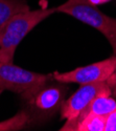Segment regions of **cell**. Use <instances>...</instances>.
<instances>
[{
	"mask_svg": "<svg viewBox=\"0 0 116 131\" xmlns=\"http://www.w3.org/2000/svg\"><path fill=\"white\" fill-rule=\"evenodd\" d=\"M57 12L56 7L38 8L13 16L0 28V61L14 62L18 45L38 24Z\"/></svg>",
	"mask_w": 116,
	"mask_h": 131,
	"instance_id": "1",
	"label": "cell"
},
{
	"mask_svg": "<svg viewBox=\"0 0 116 131\" xmlns=\"http://www.w3.org/2000/svg\"><path fill=\"white\" fill-rule=\"evenodd\" d=\"M56 9L58 13L69 15L100 31L116 54V18L104 14L92 0H67Z\"/></svg>",
	"mask_w": 116,
	"mask_h": 131,
	"instance_id": "2",
	"label": "cell"
},
{
	"mask_svg": "<svg viewBox=\"0 0 116 131\" xmlns=\"http://www.w3.org/2000/svg\"><path fill=\"white\" fill-rule=\"evenodd\" d=\"M50 75L21 68L13 62L0 61V90L22 94L28 100L45 86Z\"/></svg>",
	"mask_w": 116,
	"mask_h": 131,
	"instance_id": "3",
	"label": "cell"
},
{
	"mask_svg": "<svg viewBox=\"0 0 116 131\" xmlns=\"http://www.w3.org/2000/svg\"><path fill=\"white\" fill-rule=\"evenodd\" d=\"M99 95H112L111 90L106 82H97L81 85L80 88L63 103L60 111L61 118L66 123L60 130L67 131L71 129L72 124L94 99Z\"/></svg>",
	"mask_w": 116,
	"mask_h": 131,
	"instance_id": "4",
	"label": "cell"
},
{
	"mask_svg": "<svg viewBox=\"0 0 116 131\" xmlns=\"http://www.w3.org/2000/svg\"><path fill=\"white\" fill-rule=\"evenodd\" d=\"M116 66V54L86 66L78 67L66 72L55 71L52 77L56 81L62 84L76 83L80 85L106 82Z\"/></svg>",
	"mask_w": 116,
	"mask_h": 131,
	"instance_id": "5",
	"label": "cell"
},
{
	"mask_svg": "<svg viewBox=\"0 0 116 131\" xmlns=\"http://www.w3.org/2000/svg\"><path fill=\"white\" fill-rule=\"evenodd\" d=\"M65 93L66 89L62 86H43L27 100L30 117L34 115L38 119H43L54 115L64 103Z\"/></svg>",
	"mask_w": 116,
	"mask_h": 131,
	"instance_id": "6",
	"label": "cell"
},
{
	"mask_svg": "<svg viewBox=\"0 0 116 131\" xmlns=\"http://www.w3.org/2000/svg\"><path fill=\"white\" fill-rule=\"evenodd\" d=\"M116 109V101L111 95H99L96 99H94L78 116V118L72 124L70 130H74L78 123L84 117L88 115H99V116H107L112 111Z\"/></svg>",
	"mask_w": 116,
	"mask_h": 131,
	"instance_id": "7",
	"label": "cell"
},
{
	"mask_svg": "<svg viewBox=\"0 0 116 131\" xmlns=\"http://www.w3.org/2000/svg\"><path fill=\"white\" fill-rule=\"evenodd\" d=\"M28 9L25 0H0V28L16 14Z\"/></svg>",
	"mask_w": 116,
	"mask_h": 131,
	"instance_id": "8",
	"label": "cell"
},
{
	"mask_svg": "<svg viewBox=\"0 0 116 131\" xmlns=\"http://www.w3.org/2000/svg\"><path fill=\"white\" fill-rule=\"evenodd\" d=\"M31 121L29 112L20 111L16 115L9 117L5 121L0 122V131H15L21 130L27 126Z\"/></svg>",
	"mask_w": 116,
	"mask_h": 131,
	"instance_id": "9",
	"label": "cell"
},
{
	"mask_svg": "<svg viewBox=\"0 0 116 131\" xmlns=\"http://www.w3.org/2000/svg\"><path fill=\"white\" fill-rule=\"evenodd\" d=\"M106 116L88 115L80 121L74 131H105Z\"/></svg>",
	"mask_w": 116,
	"mask_h": 131,
	"instance_id": "10",
	"label": "cell"
},
{
	"mask_svg": "<svg viewBox=\"0 0 116 131\" xmlns=\"http://www.w3.org/2000/svg\"><path fill=\"white\" fill-rule=\"evenodd\" d=\"M105 131H116V109L106 116Z\"/></svg>",
	"mask_w": 116,
	"mask_h": 131,
	"instance_id": "11",
	"label": "cell"
},
{
	"mask_svg": "<svg viewBox=\"0 0 116 131\" xmlns=\"http://www.w3.org/2000/svg\"><path fill=\"white\" fill-rule=\"evenodd\" d=\"M106 83L111 90V94L116 96V66L112 71V73L110 74V77L106 80Z\"/></svg>",
	"mask_w": 116,
	"mask_h": 131,
	"instance_id": "12",
	"label": "cell"
}]
</instances>
